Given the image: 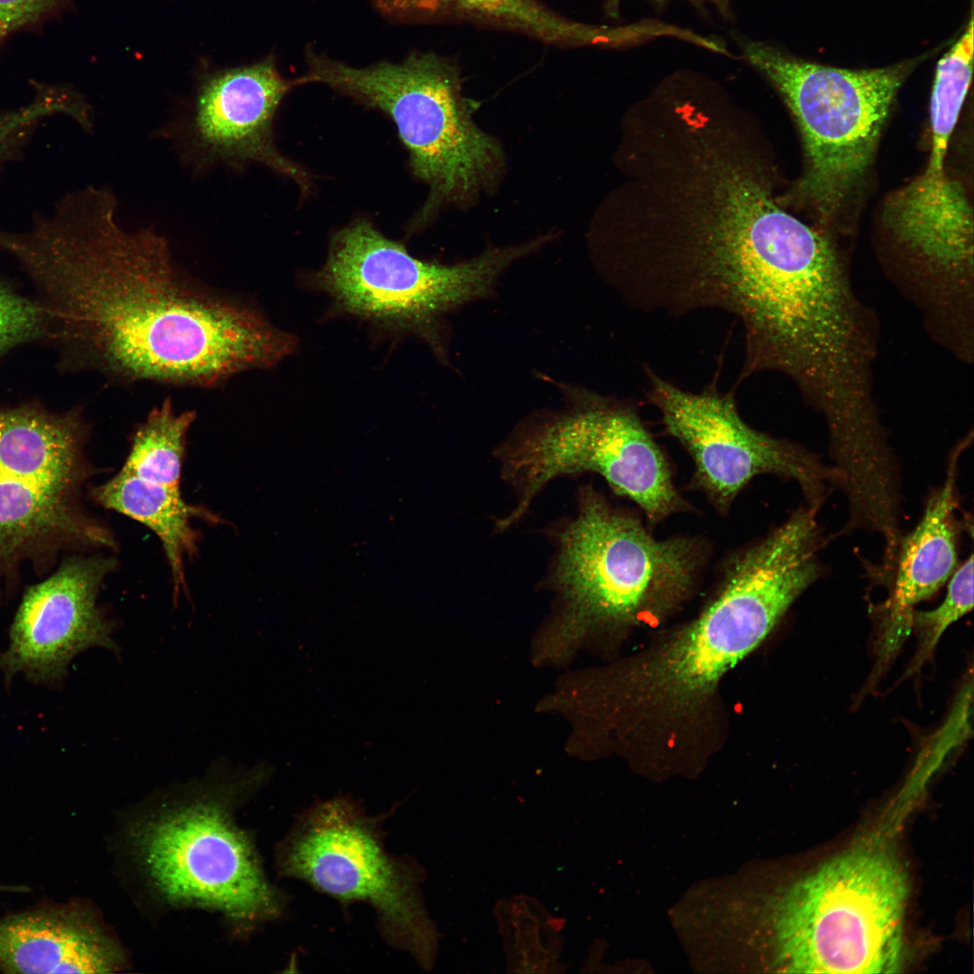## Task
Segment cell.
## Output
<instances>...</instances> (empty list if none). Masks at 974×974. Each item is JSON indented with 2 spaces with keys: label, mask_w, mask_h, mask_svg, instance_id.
<instances>
[{
  "label": "cell",
  "mask_w": 974,
  "mask_h": 974,
  "mask_svg": "<svg viewBox=\"0 0 974 974\" xmlns=\"http://www.w3.org/2000/svg\"><path fill=\"white\" fill-rule=\"evenodd\" d=\"M515 508L497 524L519 520L552 480L581 473L602 476L634 502L651 524L690 509L676 489L668 461L629 405L592 394L568 410L515 436L499 451Z\"/></svg>",
  "instance_id": "10"
},
{
  "label": "cell",
  "mask_w": 974,
  "mask_h": 974,
  "mask_svg": "<svg viewBox=\"0 0 974 974\" xmlns=\"http://www.w3.org/2000/svg\"><path fill=\"white\" fill-rule=\"evenodd\" d=\"M973 21L939 60L930 104L931 151L929 158L945 161L972 75Z\"/></svg>",
  "instance_id": "22"
},
{
  "label": "cell",
  "mask_w": 974,
  "mask_h": 974,
  "mask_svg": "<svg viewBox=\"0 0 974 974\" xmlns=\"http://www.w3.org/2000/svg\"><path fill=\"white\" fill-rule=\"evenodd\" d=\"M0 891H9V892L23 893V892H29L30 888L28 887H26V886H21V885H18V886L0 885Z\"/></svg>",
  "instance_id": "28"
},
{
  "label": "cell",
  "mask_w": 974,
  "mask_h": 974,
  "mask_svg": "<svg viewBox=\"0 0 974 974\" xmlns=\"http://www.w3.org/2000/svg\"><path fill=\"white\" fill-rule=\"evenodd\" d=\"M620 1L621 0H607L606 10H607L608 14L611 16H612V17L617 16L618 13H619V6H620ZM654 1L657 2V3H659V4H663V3H665V2H666L668 0H654ZM690 1H692L694 3H696V4H702V3H704V2H710L712 5H714L716 6V8L719 10V12L721 13L723 15L729 16L730 14V1L729 0H690Z\"/></svg>",
  "instance_id": "27"
},
{
  "label": "cell",
  "mask_w": 974,
  "mask_h": 974,
  "mask_svg": "<svg viewBox=\"0 0 974 974\" xmlns=\"http://www.w3.org/2000/svg\"><path fill=\"white\" fill-rule=\"evenodd\" d=\"M92 498L106 509L125 515L149 528L161 540L170 568L174 592L186 590L184 558L197 552L195 517L209 518L202 508L188 504L180 489L146 481L122 470L95 487Z\"/></svg>",
  "instance_id": "20"
},
{
  "label": "cell",
  "mask_w": 974,
  "mask_h": 974,
  "mask_svg": "<svg viewBox=\"0 0 974 974\" xmlns=\"http://www.w3.org/2000/svg\"><path fill=\"white\" fill-rule=\"evenodd\" d=\"M116 210L110 189L87 187L28 230H0L66 364L121 383L208 388L293 352L291 335L189 275L152 227L126 231Z\"/></svg>",
  "instance_id": "1"
},
{
  "label": "cell",
  "mask_w": 974,
  "mask_h": 974,
  "mask_svg": "<svg viewBox=\"0 0 974 974\" xmlns=\"http://www.w3.org/2000/svg\"><path fill=\"white\" fill-rule=\"evenodd\" d=\"M973 556L958 566L949 579L947 593L940 605L931 611L912 614L920 638L914 668L928 657L947 628L973 607Z\"/></svg>",
  "instance_id": "24"
},
{
  "label": "cell",
  "mask_w": 974,
  "mask_h": 974,
  "mask_svg": "<svg viewBox=\"0 0 974 974\" xmlns=\"http://www.w3.org/2000/svg\"><path fill=\"white\" fill-rule=\"evenodd\" d=\"M822 542L816 519L797 510L766 537L731 555L701 614L632 675L636 700L680 713L707 698L821 577Z\"/></svg>",
  "instance_id": "4"
},
{
  "label": "cell",
  "mask_w": 974,
  "mask_h": 974,
  "mask_svg": "<svg viewBox=\"0 0 974 974\" xmlns=\"http://www.w3.org/2000/svg\"><path fill=\"white\" fill-rule=\"evenodd\" d=\"M66 0H0V43L11 33L41 21Z\"/></svg>",
  "instance_id": "26"
},
{
  "label": "cell",
  "mask_w": 974,
  "mask_h": 974,
  "mask_svg": "<svg viewBox=\"0 0 974 974\" xmlns=\"http://www.w3.org/2000/svg\"><path fill=\"white\" fill-rule=\"evenodd\" d=\"M706 551L698 538H655L639 518L583 487L557 541L552 582L562 609L541 635L537 657L563 661L595 630L670 611L693 592Z\"/></svg>",
  "instance_id": "3"
},
{
  "label": "cell",
  "mask_w": 974,
  "mask_h": 974,
  "mask_svg": "<svg viewBox=\"0 0 974 974\" xmlns=\"http://www.w3.org/2000/svg\"><path fill=\"white\" fill-rule=\"evenodd\" d=\"M711 188L702 225L677 254L672 297L682 314L733 315L749 343L793 289L841 256L822 231L782 209L743 168L723 171Z\"/></svg>",
  "instance_id": "2"
},
{
  "label": "cell",
  "mask_w": 974,
  "mask_h": 974,
  "mask_svg": "<svg viewBox=\"0 0 974 974\" xmlns=\"http://www.w3.org/2000/svg\"><path fill=\"white\" fill-rule=\"evenodd\" d=\"M965 444L950 455L946 478L929 497L917 526L901 537L891 570L895 582L886 606L885 641L889 655L912 626L915 604L933 595L958 567L956 480L958 461Z\"/></svg>",
  "instance_id": "18"
},
{
  "label": "cell",
  "mask_w": 974,
  "mask_h": 974,
  "mask_svg": "<svg viewBox=\"0 0 974 974\" xmlns=\"http://www.w3.org/2000/svg\"><path fill=\"white\" fill-rule=\"evenodd\" d=\"M538 243L489 249L453 265L412 256L367 220L333 235L316 282L346 313L398 329L427 332L444 314L492 290L511 262Z\"/></svg>",
  "instance_id": "11"
},
{
  "label": "cell",
  "mask_w": 974,
  "mask_h": 974,
  "mask_svg": "<svg viewBox=\"0 0 974 974\" xmlns=\"http://www.w3.org/2000/svg\"><path fill=\"white\" fill-rule=\"evenodd\" d=\"M740 43L798 126L805 166L797 197L820 223H837L862 188L896 96L914 63L847 69L805 61L760 41Z\"/></svg>",
  "instance_id": "6"
},
{
  "label": "cell",
  "mask_w": 974,
  "mask_h": 974,
  "mask_svg": "<svg viewBox=\"0 0 974 974\" xmlns=\"http://www.w3.org/2000/svg\"><path fill=\"white\" fill-rule=\"evenodd\" d=\"M47 336L46 315L39 301L18 294L0 280V357Z\"/></svg>",
  "instance_id": "25"
},
{
  "label": "cell",
  "mask_w": 974,
  "mask_h": 974,
  "mask_svg": "<svg viewBox=\"0 0 974 974\" xmlns=\"http://www.w3.org/2000/svg\"><path fill=\"white\" fill-rule=\"evenodd\" d=\"M883 220L914 266L912 293L930 322L969 333L973 216L961 182L924 169L888 197Z\"/></svg>",
  "instance_id": "14"
},
{
  "label": "cell",
  "mask_w": 974,
  "mask_h": 974,
  "mask_svg": "<svg viewBox=\"0 0 974 974\" xmlns=\"http://www.w3.org/2000/svg\"><path fill=\"white\" fill-rule=\"evenodd\" d=\"M907 880L879 846L845 851L792 889L781 920L788 967L805 973H889L901 965Z\"/></svg>",
  "instance_id": "9"
},
{
  "label": "cell",
  "mask_w": 974,
  "mask_h": 974,
  "mask_svg": "<svg viewBox=\"0 0 974 974\" xmlns=\"http://www.w3.org/2000/svg\"><path fill=\"white\" fill-rule=\"evenodd\" d=\"M57 115L70 117L86 131L93 129L87 103L65 87L38 86L30 103L0 111V169L21 154L43 119Z\"/></svg>",
  "instance_id": "23"
},
{
  "label": "cell",
  "mask_w": 974,
  "mask_h": 974,
  "mask_svg": "<svg viewBox=\"0 0 974 974\" xmlns=\"http://www.w3.org/2000/svg\"><path fill=\"white\" fill-rule=\"evenodd\" d=\"M648 399L666 432L694 463L693 485L721 514L757 476L773 474L796 482L808 506L819 510L839 473L804 447L759 432L741 418L730 393L715 389L694 393L645 369Z\"/></svg>",
  "instance_id": "13"
},
{
  "label": "cell",
  "mask_w": 974,
  "mask_h": 974,
  "mask_svg": "<svg viewBox=\"0 0 974 974\" xmlns=\"http://www.w3.org/2000/svg\"><path fill=\"white\" fill-rule=\"evenodd\" d=\"M122 960L87 902L44 899L0 918V972L107 973Z\"/></svg>",
  "instance_id": "17"
},
{
  "label": "cell",
  "mask_w": 974,
  "mask_h": 974,
  "mask_svg": "<svg viewBox=\"0 0 974 974\" xmlns=\"http://www.w3.org/2000/svg\"><path fill=\"white\" fill-rule=\"evenodd\" d=\"M87 424L79 409L37 403L0 408V581L25 563L73 548L114 547L81 510L88 476Z\"/></svg>",
  "instance_id": "8"
},
{
  "label": "cell",
  "mask_w": 974,
  "mask_h": 974,
  "mask_svg": "<svg viewBox=\"0 0 974 974\" xmlns=\"http://www.w3.org/2000/svg\"><path fill=\"white\" fill-rule=\"evenodd\" d=\"M306 62L298 85H326L381 110L396 124L414 175L429 188L415 226L445 204L468 200L496 178L501 147L473 121L459 70L446 58L414 52L400 62L356 68L308 49Z\"/></svg>",
  "instance_id": "5"
},
{
  "label": "cell",
  "mask_w": 974,
  "mask_h": 974,
  "mask_svg": "<svg viewBox=\"0 0 974 974\" xmlns=\"http://www.w3.org/2000/svg\"><path fill=\"white\" fill-rule=\"evenodd\" d=\"M114 557L74 556L48 578L24 592L0 652V672L36 685H57L70 662L95 648L118 652L114 624L97 605L103 581L115 568Z\"/></svg>",
  "instance_id": "15"
},
{
  "label": "cell",
  "mask_w": 974,
  "mask_h": 974,
  "mask_svg": "<svg viewBox=\"0 0 974 974\" xmlns=\"http://www.w3.org/2000/svg\"><path fill=\"white\" fill-rule=\"evenodd\" d=\"M381 823L346 796L315 804L300 814L279 846L282 876L302 880L340 902L368 904L383 938L426 960L428 924L416 873L385 848Z\"/></svg>",
  "instance_id": "12"
},
{
  "label": "cell",
  "mask_w": 974,
  "mask_h": 974,
  "mask_svg": "<svg viewBox=\"0 0 974 974\" xmlns=\"http://www.w3.org/2000/svg\"><path fill=\"white\" fill-rule=\"evenodd\" d=\"M292 87L293 80L280 75L272 58L207 74L188 118V155L202 167L257 162L289 176L306 190L307 172L280 152L273 138L276 111Z\"/></svg>",
  "instance_id": "16"
},
{
  "label": "cell",
  "mask_w": 974,
  "mask_h": 974,
  "mask_svg": "<svg viewBox=\"0 0 974 974\" xmlns=\"http://www.w3.org/2000/svg\"><path fill=\"white\" fill-rule=\"evenodd\" d=\"M266 767L220 764L184 797L136 827L134 843L152 884L169 902L209 907L247 923L275 919L284 896L265 877L227 801L266 778Z\"/></svg>",
  "instance_id": "7"
},
{
  "label": "cell",
  "mask_w": 974,
  "mask_h": 974,
  "mask_svg": "<svg viewBox=\"0 0 974 974\" xmlns=\"http://www.w3.org/2000/svg\"><path fill=\"white\" fill-rule=\"evenodd\" d=\"M384 16L397 22L457 17L516 31L547 43L603 45L606 26L572 21L539 0H371Z\"/></svg>",
  "instance_id": "19"
},
{
  "label": "cell",
  "mask_w": 974,
  "mask_h": 974,
  "mask_svg": "<svg viewBox=\"0 0 974 974\" xmlns=\"http://www.w3.org/2000/svg\"><path fill=\"white\" fill-rule=\"evenodd\" d=\"M194 410L178 413L170 398L155 406L133 432L122 471L146 481L180 489L188 433Z\"/></svg>",
  "instance_id": "21"
}]
</instances>
